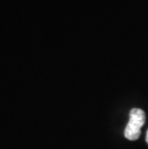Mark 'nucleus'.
<instances>
[{
  "label": "nucleus",
  "mask_w": 148,
  "mask_h": 149,
  "mask_svg": "<svg viewBox=\"0 0 148 149\" xmlns=\"http://www.w3.org/2000/svg\"><path fill=\"white\" fill-rule=\"evenodd\" d=\"M145 123V113L134 108L129 113V121L124 130V137L129 141H137L141 135V128Z\"/></svg>",
  "instance_id": "obj_1"
},
{
  "label": "nucleus",
  "mask_w": 148,
  "mask_h": 149,
  "mask_svg": "<svg viewBox=\"0 0 148 149\" xmlns=\"http://www.w3.org/2000/svg\"><path fill=\"white\" fill-rule=\"evenodd\" d=\"M145 141H146V143L148 144V130H147V133H146V138H145Z\"/></svg>",
  "instance_id": "obj_2"
}]
</instances>
